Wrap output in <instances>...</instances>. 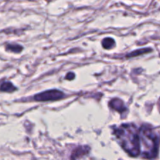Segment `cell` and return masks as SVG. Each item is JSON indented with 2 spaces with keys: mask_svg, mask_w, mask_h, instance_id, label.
<instances>
[{
  "mask_svg": "<svg viewBox=\"0 0 160 160\" xmlns=\"http://www.w3.org/2000/svg\"><path fill=\"white\" fill-rule=\"evenodd\" d=\"M137 128L133 124H123L114 131L123 149L131 156H138L140 154V139Z\"/></svg>",
  "mask_w": 160,
  "mask_h": 160,
  "instance_id": "1",
  "label": "cell"
},
{
  "mask_svg": "<svg viewBox=\"0 0 160 160\" xmlns=\"http://www.w3.org/2000/svg\"><path fill=\"white\" fill-rule=\"evenodd\" d=\"M139 139L142 145V156L146 159L156 156L159 149L160 138L150 127L143 126L138 131Z\"/></svg>",
  "mask_w": 160,
  "mask_h": 160,
  "instance_id": "2",
  "label": "cell"
},
{
  "mask_svg": "<svg viewBox=\"0 0 160 160\" xmlns=\"http://www.w3.org/2000/svg\"><path fill=\"white\" fill-rule=\"evenodd\" d=\"M64 94L59 90H49L42 92L34 96V100L39 102H46L58 100L63 98Z\"/></svg>",
  "mask_w": 160,
  "mask_h": 160,
  "instance_id": "3",
  "label": "cell"
},
{
  "mask_svg": "<svg viewBox=\"0 0 160 160\" xmlns=\"http://www.w3.org/2000/svg\"><path fill=\"white\" fill-rule=\"evenodd\" d=\"M109 105H110V107L112 109H115V110L118 111L120 112H123V111L126 110V108H125L123 101L119 99V98H114V99H112L109 102Z\"/></svg>",
  "mask_w": 160,
  "mask_h": 160,
  "instance_id": "4",
  "label": "cell"
},
{
  "mask_svg": "<svg viewBox=\"0 0 160 160\" xmlns=\"http://www.w3.org/2000/svg\"><path fill=\"white\" fill-rule=\"evenodd\" d=\"M88 152H89L88 147H86V146L78 147V148H77L73 152V153H72L71 159L72 160H75L78 159V158L81 157V156H84V155L87 154Z\"/></svg>",
  "mask_w": 160,
  "mask_h": 160,
  "instance_id": "5",
  "label": "cell"
},
{
  "mask_svg": "<svg viewBox=\"0 0 160 160\" xmlns=\"http://www.w3.org/2000/svg\"><path fill=\"white\" fill-rule=\"evenodd\" d=\"M16 88L10 82H4L0 86V91L4 92H12L16 90Z\"/></svg>",
  "mask_w": 160,
  "mask_h": 160,
  "instance_id": "6",
  "label": "cell"
},
{
  "mask_svg": "<svg viewBox=\"0 0 160 160\" xmlns=\"http://www.w3.org/2000/svg\"><path fill=\"white\" fill-rule=\"evenodd\" d=\"M114 45H115V42L111 38H105L102 41V46L105 48H106V49H109V48H112Z\"/></svg>",
  "mask_w": 160,
  "mask_h": 160,
  "instance_id": "7",
  "label": "cell"
},
{
  "mask_svg": "<svg viewBox=\"0 0 160 160\" xmlns=\"http://www.w3.org/2000/svg\"><path fill=\"white\" fill-rule=\"evenodd\" d=\"M6 50L13 52H20L22 51V47L19 45H6Z\"/></svg>",
  "mask_w": 160,
  "mask_h": 160,
  "instance_id": "8",
  "label": "cell"
},
{
  "mask_svg": "<svg viewBox=\"0 0 160 160\" xmlns=\"http://www.w3.org/2000/svg\"><path fill=\"white\" fill-rule=\"evenodd\" d=\"M150 51H151V50H150V48H142V49H139V50H137V51L133 52L132 53L129 54L128 56V57H132V56H138V55L148 52H150Z\"/></svg>",
  "mask_w": 160,
  "mask_h": 160,
  "instance_id": "9",
  "label": "cell"
},
{
  "mask_svg": "<svg viewBox=\"0 0 160 160\" xmlns=\"http://www.w3.org/2000/svg\"><path fill=\"white\" fill-rule=\"evenodd\" d=\"M74 73H69L67 75V77H66V78H67V79H68V80H72V79H73V78H74Z\"/></svg>",
  "mask_w": 160,
  "mask_h": 160,
  "instance_id": "10",
  "label": "cell"
}]
</instances>
